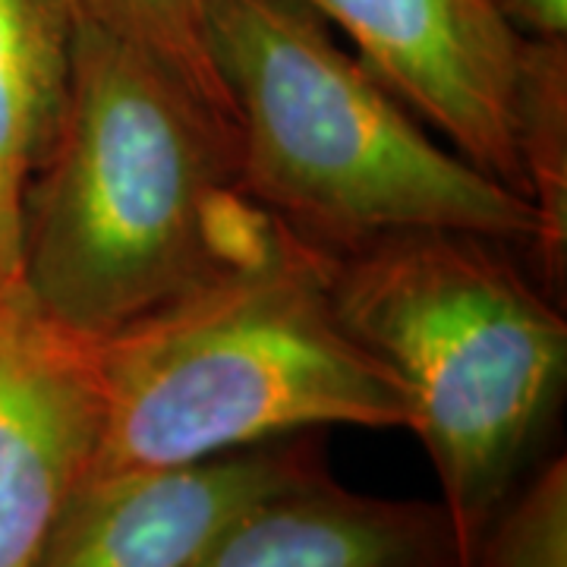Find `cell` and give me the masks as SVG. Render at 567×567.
Returning a JSON list of instances; mask_svg holds the SVG:
<instances>
[{
	"mask_svg": "<svg viewBox=\"0 0 567 567\" xmlns=\"http://www.w3.org/2000/svg\"><path fill=\"white\" fill-rule=\"evenodd\" d=\"M517 152L527 199L543 221L533 271L555 297L565 290L567 268V39L520 41Z\"/></svg>",
	"mask_w": 567,
	"mask_h": 567,
	"instance_id": "cell-10",
	"label": "cell"
},
{
	"mask_svg": "<svg viewBox=\"0 0 567 567\" xmlns=\"http://www.w3.org/2000/svg\"><path fill=\"white\" fill-rule=\"evenodd\" d=\"M234 123L158 58L76 17L61 133L25 193L17 297L95 341L262 249Z\"/></svg>",
	"mask_w": 567,
	"mask_h": 567,
	"instance_id": "cell-1",
	"label": "cell"
},
{
	"mask_svg": "<svg viewBox=\"0 0 567 567\" xmlns=\"http://www.w3.org/2000/svg\"><path fill=\"white\" fill-rule=\"evenodd\" d=\"M476 567H567V464L539 466L488 533Z\"/></svg>",
	"mask_w": 567,
	"mask_h": 567,
	"instance_id": "cell-12",
	"label": "cell"
},
{
	"mask_svg": "<svg viewBox=\"0 0 567 567\" xmlns=\"http://www.w3.org/2000/svg\"><path fill=\"white\" fill-rule=\"evenodd\" d=\"M73 41V0H0V297L20 287L22 205L61 133Z\"/></svg>",
	"mask_w": 567,
	"mask_h": 567,
	"instance_id": "cell-9",
	"label": "cell"
},
{
	"mask_svg": "<svg viewBox=\"0 0 567 567\" xmlns=\"http://www.w3.org/2000/svg\"><path fill=\"white\" fill-rule=\"evenodd\" d=\"M328 473L319 432L205 461L82 476L35 567H186L246 507Z\"/></svg>",
	"mask_w": 567,
	"mask_h": 567,
	"instance_id": "cell-6",
	"label": "cell"
},
{
	"mask_svg": "<svg viewBox=\"0 0 567 567\" xmlns=\"http://www.w3.org/2000/svg\"><path fill=\"white\" fill-rule=\"evenodd\" d=\"M360 61L492 181L527 199L517 152L520 35L492 0H306Z\"/></svg>",
	"mask_w": 567,
	"mask_h": 567,
	"instance_id": "cell-5",
	"label": "cell"
},
{
	"mask_svg": "<svg viewBox=\"0 0 567 567\" xmlns=\"http://www.w3.org/2000/svg\"><path fill=\"white\" fill-rule=\"evenodd\" d=\"M492 7L520 39H567V0H492Z\"/></svg>",
	"mask_w": 567,
	"mask_h": 567,
	"instance_id": "cell-13",
	"label": "cell"
},
{
	"mask_svg": "<svg viewBox=\"0 0 567 567\" xmlns=\"http://www.w3.org/2000/svg\"><path fill=\"white\" fill-rule=\"evenodd\" d=\"M331 297L394 375L435 466L461 567L546 464L567 391V322L517 249L406 230L328 256Z\"/></svg>",
	"mask_w": 567,
	"mask_h": 567,
	"instance_id": "cell-3",
	"label": "cell"
},
{
	"mask_svg": "<svg viewBox=\"0 0 567 567\" xmlns=\"http://www.w3.org/2000/svg\"><path fill=\"white\" fill-rule=\"evenodd\" d=\"M95 439L99 401L76 341L0 297V567H35Z\"/></svg>",
	"mask_w": 567,
	"mask_h": 567,
	"instance_id": "cell-7",
	"label": "cell"
},
{
	"mask_svg": "<svg viewBox=\"0 0 567 567\" xmlns=\"http://www.w3.org/2000/svg\"><path fill=\"white\" fill-rule=\"evenodd\" d=\"M76 17L136 44L171 66L193 92L234 123L205 44V0H73ZM237 130V126H234Z\"/></svg>",
	"mask_w": 567,
	"mask_h": 567,
	"instance_id": "cell-11",
	"label": "cell"
},
{
	"mask_svg": "<svg viewBox=\"0 0 567 567\" xmlns=\"http://www.w3.org/2000/svg\"><path fill=\"white\" fill-rule=\"evenodd\" d=\"M186 567H461V555L439 502L360 495L328 470L246 507Z\"/></svg>",
	"mask_w": 567,
	"mask_h": 567,
	"instance_id": "cell-8",
	"label": "cell"
},
{
	"mask_svg": "<svg viewBox=\"0 0 567 567\" xmlns=\"http://www.w3.org/2000/svg\"><path fill=\"white\" fill-rule=\"evenodd\" d=\"M208 58L230 102L240 189L324 256L406 230H464L536 262L543 221L447 152L306 0H205Z\"/></svg>",
	"mask_w": 567,
	"mask_h": 567,
	"instance_id": "cell-4",
	"label": "cell"
},
{
	"mask_svg": "<svg viewBox=\"0 0 567 567\" xmlns=\"http://www.w3.org/2000/svg\"><path fill=\"white\" fill-rule=\"evenodd\" d=\"M76 350L99 401L85 476L324 425L406 429L394 375L334 306L328 256L281 224L252 256Z\"/></svg>",
	"mask_w": 567,
	"mask_h": 567,
	"instance_id": "cell-2",
	"label": "cell"
}]
</instances>
